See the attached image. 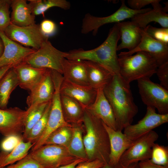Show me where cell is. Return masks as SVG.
I'll use <instances>...</instances> for the list:
<instances>
[{
  "label": "cell",
  "instance_id": "1",
  "mask_svg": "<svg viewBox=\"0 0 168 168\" xmlns=\"http://www.w3.org/2000/svg\"><path fill=\"white\" fill-rule=\"evenodd\" d=\"M114 112L118 130L122 131L132 124L138 109L134 102L130 84L120 75H114L103 89Z\"/></svg>",
  "mask_w": 168,
  "mask_h": 168
},
{
  "label": "cell",
  "instance_id": "2",
  "mask_svg": "<svg viewBox=\"0 0 168 168\" xmlns=\"http://www.w3.org/2000/svg\"><path fill=\"white\" fill-rule=\"evenodd\" d=\"M120 38L118 27L115 23L110 30L106 40L98 47L89 50H73L67 52L66 58L94 62L104 67L114 75H120L119 57L117 54V44Z\"/></svg>",
  "mask_w": 168,
  "mask_h": 168
},
{
  "label": "cell",
  "instance_id": "3",
  "mask_svg": "<svg viewBox=\"0 0 168 168\" xmlns=\"http://www.w3.org/2000/svg\"><path fill=\"white\" fill-rule=\"evenodd\" d=\"M82 121L86 130L83 140L88 161L98 159L105 164L108 163L109 141L102 121L92 116L85 109Z\"/></svg>",
  "mask_w": 168,
  "mask_h": 168
},
{
  "label": "cell",
  "instance_id": "4",
  "mask_svg": "<svg viewBox=\"0 0 168 168\" xmlns=\"http://www.w3.org/2000/svg\"><path fill=\"white\" fill-rule=\"evenodd\" d=\"M134 55L119 56L120 76L127 83L143 78H150L156 73L158 65L155 58L145 51Z\"/></svg>",
  "mask_w": 168,
  "mask_h": 168
},
{
  "label": "cell",
  "instance_id": "5",
  "mask_svg": "<svg viewBox=\"0 0 168 168\" xmlns=\"http://www.w3.org/2000/svg\"><path fill=\"white\" fill-rule=\"evenodd\" d=\"M67 52L60 51L46 40L40 48L25 59L22 62L34 67L55 70L63 74L62 63Z\"/></svg>",
  "mask_w": 168,
  "mask_h": 168
},
{
  "label": "cell",
  "instance_id": "6",
  "mask_svg": "<svg viewBox=\"0 0 168 168\" xmlns=\"http://www.w3.org/2000/svg\"><path fill=\"white\" fill-rule=\"evenodd\" d=\"M121 2L119 8L108 16L99 17L94 16L89 13L86 14L82 20L81 33L85 34L92 32L93 35H95L99 28L104 25L113 23H117L152 9L150 8H147L139 10H133L126 5L124 0H121Z\"/></svg>",
  "mask_w": 168,
  "mask_h": 168
},
{
  "label": "cell",
  "instance_id": "7",
  "mask_svg": "<svg viewBox=\"0 0 168 168\" xmlns=\"http://www.w3.org/2000/svg\"><path fill=\"white\" fill-rule=\"evenodd\" d=\"M29 154L44 168H57L79 159L72 155L66 147L55 145H43Z\"/></svg>",
  "mask_w": 168,
  "mask_h": 168
},
{
  "label": "cell",
  "instance_id": "8",
  "mask_svg": "<svg viewBox=\"0 0 168 168\" xmlns=\"http://www.w3.org/2000/svg\"><path fill=\"white\" fill-rule=\"evenodd\" d=\"M142 100L147 106L157 109L159 114H168V90L149 78L137 80Z\"/></svg>",
  "mask_w": 168,
  "mask_h": 168
},
{
  "label": "cell",
  "instance_id": "9",
  "mask_svg": "<svg viewBox=\"0 0 168 168\" xmlns=\"http://www.w3.org/2000/svg\"><path fill=\"white\" fill-rule=\"evenodd\" d=\"M3 32L10 39L35 50L38 49L48 38L41 32L39 25L35 23L24 26L11 24Z\"/></svg>",
  "mask_w": 168,
  "mask_h": 168
},
{
  "label": "cell",
  "instance_id": "10",
  "mask_svg": "<svg viewBox=\"0 0 168 168\" xmlns=\"http://www.w3.org/2000/svg\"><path fill=\"white\" fill-rule=\"evenodd\" d=\"M158 137V134L153 130L137 139L122 155L119 163L127 166L150 159L152 146Z\"/></svg>",
  "mask_w": 168,
  "mask_h": 168
},
{
  "label": "cell",
  "instance_id": "11",
  "mask_svg": "<svg viewBox=\"0 0 168 168\" xmlns=\"http://www.w3.org/2000/svg\"><path fill=\"white\" fill-rule=\"evenodd\" d=\"M27 114L26 110L17 107L0 109V133L5 137L13 136L22 139Z\"/></svg>",
  "mask_w": 168,
  "mask_h": 168
},
{
  "label": "cell",
  "instance_id": "12",
  "mask_svg": "<svg viewBox=\"0 0 168 168\" xmlns=\"http://www.w3.org/2000/svg\"><path fill=\"white\" fill-rule=\"evenodd\" d=\"M168 122V114L157 113L156 109L147 106L146 114L134 124H130L124 129V133L130 139L135 140L155 128Z\"/></svg>",
  "mask_w": 168,
  "mask_h": 168
},
{
  "label": "cell",
  "instance_id": "13",
  "mask_svg": "<svg viewBox=\"0 0 168 168\" xmlns=\"http://www.w3.org/2000/svg\"><path fill=\"white\" fill-rule=\"evenodd\" d=\"M64 126L71 125L64 119L62 108L60 93L59 91L56 90L51 100V108L46 128L39 140L33 145L31 151L43 145L47 138L52 132Z\"/></svg>",
  "mask_w": 168,
  "mask_h": 168
},
{
  "label": "cell",
  "instance_id": "14",
  "mask_svg": "<svg viewBox=\"0 0 168 168\" xmlns=\"http://www.w3.org/2000/svg\"><path fill=\"white\" fill-rule=\"evenodd\" d=\"M142 38L138 46L131 51L121 52L118 56L133 55L139 51H145L151 54L156 59L158 67L168 61V44L156 40L141 28Z\"/></svg>",
  "mask_w": 168,
  "mask_h": 168
},
{
  "label": "cell",
  "instance_id": "15",
  "mask_svg": "<svg viewBox=\"0 0 168 168\" xmlns=\"http://www.w3.org/2000/svg\"><path fill=\"white\" fill-rule=\"evenodd\" d=\"M0 38L4 46L3 53L0 57V68L11 65H16L23 60L36 50L26 47L8 38L0 31Z\"/></svg>",
  "mask_w": 168,
  "mask_h": 168
},
{
  "label": "cell",
  "instance_id": "16",
  "mask_svg": "<svg viewBox=\"0 0 168 168\" xmlns=\"http://www.w3.org/2000/svg\"><path fill=\"white\" fill-rule=\"evenodd\" d=\"M21 88L30 91L43 81L49 69L39 68L21 62L13 67Z\"/></svg>",
  "mask_w": 168,
  "mask_h": 168
},
{
  "label": "cell",
  "instance_id": "17",
  "mask_svg": "<svg viewBox=\"0 0 168 168\" xmlns=\"http://www.w3.org/2000/svg\"><path fill=\"white\" fill-rule=\"evenodd\" d=\"M102 123L107 134L109 141L110 152L108 163L114 166L119 163L122 155L135 140H132L128 138L122 131L115 130L102 122Z\"/></svg>",
  "mask_w": 168,
  "mask_h": 168
},
{
  "label": "cell",
  "instance_id": "18",
  "mask_svg": "<svg viewBox=\"0 0 168 168\" xmlns=\"http://www.w3.org/2000/svg\"><path fill=\"white\" fill-rule=\"evenodd\" d=\"M85 109L91 115L101 120L108 126L115 130H118L114 112L103 89L97 90L95 101Z\"/></svg>",
  "mask_w": 168,
  "mask_h": 168
},
{
  "label": "cell",
  "instance_id": "19",
  "mask_svg": "<svg viewBox=\"0 0 168 168\" xmlns=\"http://www.w3.org/2000/svg\"><path fill=\"white\" fill-rule=\"evenodd\" d=\"M61 95L78 101L85 109L95 101L97 91L89 86H83L63 80L60 88Z\"/></svg>",
  "mask_w": 168,
  "mask_h": 168
},
{
  "label": "cell",
  "instance_id": "20",
  "mask_svg": "<svg viewBox=\"0 0 168 168\" xmlns=\"http://www.w3.org/2000/svg\"><path fill=\"white\" fill-rule=\"evenodd\" d=\"M62 69L64 80L78 85L89 86L86 61L65 58L63 62Z\"/></svg>",
  "mask_w": 168,
  "mask_h": 168
},
{
  "label": "cell",
  "instance_id": "21",
  "mask_svg": "<svg viewBox=\"0 0 168 168\" xmlns=\"http://www.w3.org/2000/svg\"><path fill=\"white\" fill-rule=\"evenodd\" d=\"M116 24L121 40L120 43L117 46V50L126 49L131 51L135 48L141 40V28L131 21Z\"/></svg>",
  "mask_w": 168,
  "mask_h": 168
},
{
  "label": "cell",
  "instance_id": "22",
  "mask_svg": "<svg viewBox=\"0 0 168 168\" xmlns=\"http://www.w3.org/2000/svg\"><path fill=\"white\" fill-rule=\"evenodd\" d=\"M54 92V85L51 75V69H49L41 82L30 91L26 100V103L28 107L35 104L50 101L53 97Z\"/></svg>",
  "mask_w": 168,
  "mask_h": 168
},
{
  "label": "cell",
  "instance_id": "23",
  "mask_svg": "<svg viewBox=\"0 0 168 168\" xmlns=\"http://www.w3.org/2000/svg\"><path fill=\"white\" fill-rule=\"evenodd\" d=\"M160 0L151 5L153 9L146 12L138 14L131 18L133 22L140 28L144 29L152 22L157 23L162 27L168 28V14L162 11Z\"/></svg>",
  "mask_w": 168,
  "mask_h": 168
},
{
  "label": "cell",
  "instance_id": "24",
  "mask_svg": "<svg viewBox=\"0 0 168 168\" xmlns=\"http://www.w3.org/2000/svg\"><path fill=\"white\" fill-rule=\"evenodd\" d=\"M86 61L89 86L97 91L99 89H103L114 75L99 64L92 61Z\"/></svg>",
  "mask_w": 168,
  "mask_h": 168
},
{
  "label": "cell",
  "instance_id": "25",
  "mask_svg": "<svg viewBox=\"0 0 168 168\" xmlns=\"http://www.w3.org/2000/svg\"><path fill=\"white\" fill-rule=\"evenodd\" d=\"M10 7L11 24L24 26L35 23V16L32 13L29 3L26 0H11Z\"/></svg>",
  "mask_w": 168,
  "mask_h": 168
},
{
  "label": "cell",
  "instance_id": "26",
  "mask_svg": "<svg viewBox=\"0 0 168 168\" xmlns=\"http://www.w3.org/2000/svg\"><path fill=\"white\" fill-rule=\"evenodd\" d=\"M13 67L0 79V109H1L7 108L11 93L19 85L16 74Z\"/></svg>",
  "mask_w": 168,
  "mask_h": 168
},
{
  "label": "cell",
  "instance_id": "27",
  "mask_svg": "<svg viewBox=\"0 0 168 168\" xmlns=\"http://www.w3.org/2000/svg\"><path fill=\"white\" fill-rule=\"evenodd\" d=\"M33 145L31 142L21 139L11 152L2 151L0 152V168L13 164L24 158Z\"/></svg>",
  "mask_w": 168,
  "mask_h": 168
},
{
  "label": "cell",
  "instance_id": "28",
  "mask_svg": "<svg viewBox=\"0 0 168 168\" xmlns=\"http://www.w3.org/2000/svg\"><path fill=\"white\" fill-rule=\"evenodd\" d=\"M61 100L65 120L73 122L82 121L85 109L77 101L69 96L61 94Z\"/></svg>",
  "mask_w": 168,
  "mask_h": 168
},
{
  "label": "cell",
  "instance_id": "29",
  "mask_svg": "<svg viewBox=\"0 0 168 168\" xmlns=\"http://www.w3.org/2000/svg\"><path fill=\"white\" fill-rule=\"evenodd\" d=\"M32 14L35 16L44 12L51 8L59 7L64 10L70 9V2L66 0H29Z\"/></svg>",
  "mask_w": 168,
  "mask_h": 168
},
{
  "label": "cell",
  "instance_id": "30",
  "mask_svg": "<svg viewBox=\"0 0 168 168\" xmlns=\"http://www.w3.org/2000/svg\"><path fill=\"white\" fill-rule=\"evenodd\" d=\"M38 103L28 107L25 122V129L22 139L24 141L32 128L42 116L49 102Z\"/></svg>",
  "mask_w": 168,
  "mask_h": 168
},
{
  "label": "cell",
  "instance_id": "31",
  "mask_svg": "<svg viewBox=\"0 0 168 168\" xmlns=\"http://www.w3.org/2000/svg\"><path fill=\"white\" fill-rule=\"evenodd\" d=\"M72 134L71 126L60 127L52 132L45 141L44 145H55L68 149Z\"/></svg>",
  "mask_w": 168,
  "mask_h": 168
},
{
  "label": "cell",
  "instance_id": "32",
  "mask_svg": "<svg viewBox=\"0 0 168 168\" xmlns=\"http://www.w3.org/2000/svg\"><path fill=\"white\" fill-rule=\"evenodd\" d=\"M72 134L68 147L69 152L78 158L88 161L85 150L81 128L76 126L72 128Z\"/></svg>",
  "mask_w": 168,
  "mask_h": 168
},
{
  "label": "cell",
  "instance_id": "33",
  "mask_svg": "<svg viewBox=\"0 0 168 168\" xmlns=\"http://www.w3.org/2000/svg\"><path fill=\"white\" fill-rule=\"evenodd\" d=\"M51 106V100L48 104L40 119L32 128L24 141L35 144L43 133L46 127Z\"/></svg>",
  "mask_w": 168,
  "mask_h": 168
},
{
  "label": "cell",
  "instance_id": "34",
  "mask_svg": "<svg viewBox=\"0 0 168 168\" xmlns=\"http://www.w3.org/2000/svg\"><path fill=\"white\" fill-rule=\"evenodd\" d=\"M150 160L156 165L168 166V147L155 143L152 148Z\"/></svg>",
  "mask_w": 168,
  "mask_h": 168
},
{
  "label": "cell",
  "instance_id": "35",
  "mask_svg": "<svg viewBox=\"0 0 168 168\" xmlns=\"http://www.w3.org/2000/svg\"><path fill=\"white\" fill-rule=\"evenodd\" d=\"M143 29L153 39L168 44V28H156L148 25Z\"/></svg>",
  "mask_w": 168,
  "mask_h": 168
},
{
  "label": "cell",
  "instance_id": "36",
  "mask_svg": "<svg viewBox=\"0 0 168 168\" xmlns=\"http://www.w3.org/2000/svg\"><path fill=\"white\" fill-rule=\"evenodd\" d=\"M11 0H7L0 9V31L3 32L11 24L9 11Z\"/></svg>",
  "mask_w": 168,
  "mask_h": 168
},
{
  "label": "cell",
  "instance_id": "37",
  "mask_svg": "<svg viewBox=\"0 0 168 168\" xmlns=\"http://www.w3.org/2000/svg\"><path fill=\"white\" fill-rule=\"evenodd\" d=\"M2 168H44L28 154L24 158L16 163L10 165Z\"/></svg>",
  "mask_w": 168,
  "mask_h": 168
},
{
  "label": "cell",
  "instance_id": "38",
  "mask_svg": "<svg viewBox=\"0 0 168 168\" xmlns=\"http://www.w3.org/2000/svg\"><path fill=\"white\" fill-rule=\"evenodd\" d=\"M160 84L168 90V61L158 66L156 73Z\"/></svg>",
  "mask_w": 168,
  "mask_h": 168
},
{
  "label": "cell",
  "instance_id": "39",
  "mask_svg": "<svg viewBox=\"0 0 168 168\" xmlns=\"http://www.w3.org/2000/svg\"><path fill=\"white\" fill-rule=\"evenodd\" d=\"M39 26L41 32L48 38L54 35L56 31L57 26L55 23L49 19L43 20Z\"/></svg>",
  "mask_w": 168,
  "mask_h": 168
},
{
  "label": "cell",
  "instance_id": "40",
  "mask_svg": "<svg viewBox=\"0 0 168 168\" xmlns=\"http://www.w3.org/2000/svg\"><path fill=\"white\" fill-rule=\"evenodd\" d=\"M156 0H128L127 2L130 8L135 10H139L145 6L152 4Z\"/></svg>",
  "mask_w": 168,
  "mask_h": 168
},
{
  "label": "cell",
  "instance_id": "41",
  "mask_svg": "<svg viewBox=\"0 0 168 168\" xmlns=\"http://www.w3.org/2000/svg\"><path fill=\"white\" fill-rule=\"evenodd\" d=\"M105 164L101 160L96 159L91 161H87L81 162L75 168H100Z\"/></svg>",
  "mask_w": 168,
  "mask_h": 168
},
{
  "label": "cell",
  "instance_id": "42",
  "mask_svg": "<svg viewBox=\"0 0 168 168\" xmlns=\"http://www.w3.org/2000/svg\"><path fill=\"white\" fill-rule=\"evenodd\" d=\"M139 168H168V166H164L156 165L151 161L150 159L138 162Z\"/></svg>",
  "mask_w": 168,
  "mask_h": 168
},
{
  "label": "cell",
  "instance_id": "43",
  "mask_svg": "<svg viewBox=\"0 0 168 168\" xmlns=\"http://www.w3.org/2000/svg\"><path fill=\"white\" fill-rule=\"evenodd\" d=\"M85 161H87V160L82 159L79 158L71 164L57 168H75L78 164Z\"/></svg>",
  "mask_w": 168,
  "mask_h": 168
},
{
  "label": "cell",
  "instance_id": "44",
  "mask_svg": "<svg viewBox=\"0 0 168 168\" xmlns=\"http://www.w3.org/2000/svg\"><path fill=\"white\" fill-rule=\"evenodd\" d=\"M114 166V168H139L138 163H133L127 166L119 163Z\"/></svg>",
  "mask_w": 168,
  "mask_h": 168
},
{
  "label": "cell",
  "instance_id": "45",
  "mask_svg": "<svg viewBox=\"0 0 168 168\" xmlns=\"http://www.w3.org/2000/svg\"><path fill=\"white\" fill-rule=\"evenodd\" d=\"M15 65L11 64L0 68V79L10 68L13 67Z\"/></svg>",
  "mask_w": 168,
  "mask_h": 168
},
{
  "label": "cell",
  "instance_id": "46",
  "mask_svg": "<svg viewBox=\"0 0 168 168\" xmlns=\"http://www.w3.org/2000/svg\"><path fill=\"white\" fill-rule=\"evenodd\" d=\"M4 50V46L3 42L0 38V57L2 54Z\"/></svg>",
  "mask_w": 168,
  "mask_h": 168
},
{
  "label": "cell",
  "instance_id": "47",
  "mask_svg": "<svg viewBox=\"0 0 168 168\" xmlns=\"http://www.w3.org/2000/svg\"><path fill=\"white\" fill-rule=\"evenodd\" d=\"M164 3L165 4V6L164 7H162V11L165 12V13H166V12H168V2H164Z\"/></svg>",
  "mask_w": 168,
  "mask_h": 168
},
{
  "label": "cell",
  "instance_id": "48",
  "mask_svg": "<svg viewBox=\"0 0 168 168\" xmlns=\"http://www.w3.org/2000/svg\"><path fill=\"white\" fill-rule=\"evenodd\" d=\"M100 168H114V166L110 165L108 163H106Z\"/></svg>",
  "mask_w": 168,
  "mask_h": 168
},
{
  "label": "cell",
  "instance_id": "49",
  "mask_svg": "<svg viewBox=\"0 0 168 168\" xmlns=\"http://www.w3.org/2000/svg\"><path fill=\"white\" fill-rule=\"evenodd\" d=\"M7 0H0V9Z\"/></svg>",
  "mask_w": 168,
  "mask_h": 168
}]
</instances>
